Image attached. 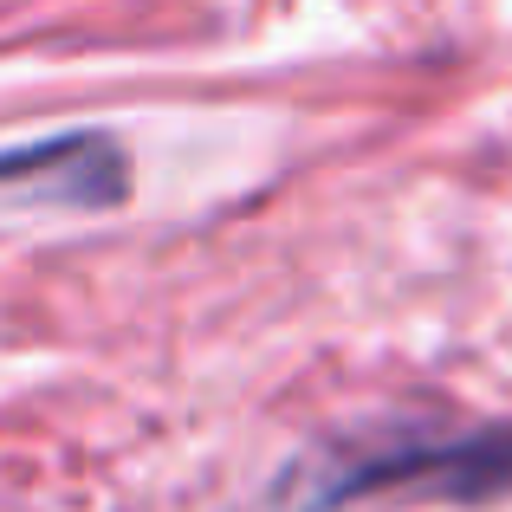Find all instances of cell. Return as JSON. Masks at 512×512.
<instances>
[{
    "label": "cell",
    "instance_id": "1",
    "mask_svg": "<svg viewBox=\"0 0 512 512\" xmlns=\"http://www.w3.org/2000/svg\"><path fill=\"white\" fill-rule=\"evenodd\" d=\"M512 487V428H474L441 441H389L370 454L292 467L279 480L286 512H338L376 493H435V500H493Z\"/></svg>",
    "mask_w": 512,
    "mask_h": 512
},
{
    "label": "cell",
    "instance_id": "2",
    "mask_svg": "<svg viewBox=\"0 0 512 512\" xmlns=\"http://www.w3.org/2000/svg\"><path fill=\"white\" fill-rule=\"evenodd\" d=\"M0 182H39V195L78 201V208H111L130 188V163L117 150V137H104V130H65V137L0 150Z\"/></svg>",
    "mask_w": 512,
    "mask_h": 512
}]
</instances>
